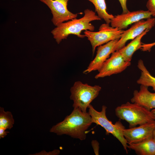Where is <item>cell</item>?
<instances>
[{
    "instance_id": "cell-1",
    "label": "cell",
    "mask_w": 155,
    "mask_h": 155,
    "mask_svg": "<svg viewBox=\"0 0 155 155\" xmlns=\"http://www.w3.org/2000/svg\"><path fill=\"white\" fill-rule=\"evenodd\" d=\"M93 123L88 113L74 108L64 120L53 126L50 131L58 135H66L71 137L84 140L86 137L88 129Z\"/></svg>"
},
{
    "instance_id": "cell-2",
    "label": "cell",
    "mask_w": 155,
    "mask_h": 155,
    "mask_svg": "<svg viewBox=\"0 0 155 155\" xmlns=\"http://www.w3.org/2000/svg\"><path fill=\"white\" fill-rule=\"evenodd\" d=\"M84 15L81 18H76L63 22L54 28L51 31L54 38L59 44L63 39H66L70 34H73L81 38L85 36L81 34L83 30L93 31L95 29L90 22L101 20L92 10L86 9L84 11Z\"/></svg>"
},
{
    "instance_id": "cell-3",
    "label": "cell",
    "mask_w": 155,
    "mask_h": 155,
    "mask_svg": "<svg viewBox=\"0 0 155 155\" xmlns=\"http://www.w3.org/2000/svg\"><path fill=\"white\" fill-rule=\"evenodd\" d=\"M116 116L129 124V128L149 123L155 120L151 111L133 103L127 102L117 106L115 109Z\"/></svg>"
},
{
    "instance_id": "cell-4",
    "label": "cell",
    "mask_w": 155,
    "mask_h": 155,
    "mask_svg": "<svg viewBox=\"0 0 155 155\" xmlns=\"http://www.w3.org/2000/svg\"><path fill=\"white\" fill-rule=\"evenodd\" d=\"M101 89L98 85L91 86L80 81L75 82L70 89V99L73 102V107L83 112H87V108L98 96Z\"/></svg>"
},
{
    "instance_id": "cell-5",
    "label": "cell",
    "mask_w": 155,
    "mask_h": 155,
    "mask_svg": "<svg viewBox=\"0 0 155 155\" xmlns=\"http://www.w3.org/2000/svg\"><path fill=\"white\" fill-rule=\"evenodd\" d=\"M88 108V113L91 117L93 123L101 126L105 129L107 134L111 133L117 139L127 154L128 144L123 134L125 128L121 121H117L113 124L108 119L106 115L107 107L105 105L102 106L100 112L96 110L91 104Z\"/></svg>"
},
{
    "instance_id": "cell-6",
    "label": "cell",
    "mask_w": 155,
    "mask_h": 155,
    "mask_svg": "<svg viewBox=\"0 0 155 155\" xmlns=\"http://www.w3.org/2000/svg\"><path fill=\"white\" fill-rule=\"evenodd\" d=\"M124 31L123 30L110 26L109 24L106 23L101 25L98 31L87 30L84 33L91 44L94 54L96 47L111 41L120 39Z\"/></svg>"
},
{
    "instance_id": "cell-7",
    "label": "cell",
    "mask_w": 155,
    "mask_h": 155,
    "mask_svg": "<svg viewBox=\"0 0 155 155\" xmlns=\"http://www.w3.org/2000/svg\"><path fill=\"white\" fill-rule=\"evenodd\" d=\"M46 5L53 15L51 21L56 26L65 21L76 18L77 13H74L67 9L69 0H39Z\"/></svg>"
},
{
    "instance_id": "cell-8",
    "label": "cell",
    "mask_w": 155,
    "mask_h": 155,
    "mask_svg": "<svg viewBox=\"0 0 155 155\" xmlns=\"http://www.w3.org/2000/svg\"><path fill=\"white\" fill-rule=\"evenodd\" d=\"M131 64V62L126 61L119 51H115L104 62L95 78L98 79L120 73Z\"/></svg>"
},
{
    "instance_id": "cell-9",
    "label": "cell",
    "mask_w": 155,
    "mask_h": 155,
    "mask_svg": "<svg viewBox=\"0 0 155 155\" xmlns=\"http://www.w3.org/2000/svg\"><path fill=\"white\" fill-rule=\"evenodd\" d=\"M155 120L123 130L124 136L128 144H137L153 138Z\"/></svg>"
},
{
    "instance_id": "cell-10",
    "label": "cell",
    "mask_w": 155,
    "mask_h": 155,
    "mask_svg": "<svg viewBox=\"0 0 155 155\" xmlns=\"http://www.w3.org/2000/svg\"><path fill=\"white\" fill-rule=\"evenodd\" d=\"M155 25V18H152L146 20L143 19L134 23L129 28L124 31L117 43L115 51L124 47L128 40L133 39L147 29L150 30Z\"/></svg>"
},
{
    "instance_id": "cell-11",
    "label": "cell",
    "mask_w": 155,
    "mask_h": 155,
    "mask_svg": "<svg viewBox=\"0 0 155 155\" xmlns=\"http://www.w3.org/2000/svg\"><path fill=\"white\" fill-rule=\"evenodd\" d=\"M152 13L148 10H139L118 15L111 20V26L120 30L126 28L129 25L141 20L151 18Z\"/></svg>"
},
{
    "instance_id": "cell-12",
    "label": "cell",
    "mask_w": 155,
    "mask_h": 155,
    "mask_svg": "<svg viewBox=\"0 0 155 155\" xmlns=\"http://www.w3.org/2000/svg\"><path fill=\"white\" fill-rule=\"evenodd\" d=\"M119 39L111 41L98 46L95 57L83 73L86 74L93 71H99L110 55L115 51L116 44Z\"/></svg>"
},
{
    "instance_id": "cell-13",
    "label": "cell",
    "mask_w": 155,
    "mask_h": 155,
    "mask_svg": "<svg viewBox=\"0 0 155 155\" xmlns=\"http://www.w3.org/2000/svg\"><path fill=\"white\" fill-rule=\"evenodd\" d=\"M148 87L141 85L139 90H135L131 100L149 110L155 109V92L148 90Z\"/></svg>"
},
{
    "instance_id": "cell-14",
    "label": "cell",
    "mask_w": 155,
    "mask_h": 155,
    "mask_svg": "<svg viewBox=\"0 0 155 155\" xmlns=\"http://www.w3.org/2000/svg\"><path fill=\"white\" fill-rule=\"evenodd\" d=\"M150 30L147 29L142 34L132 40L127 45L118 50L126 61L131 62L134 53L137 50L141 48L142 43L141 40Z\"/></svg>"
},
{
    "instance_id": "cell-15",
    "label": "cell",
    "mask_w": 155,
    "mask_h": 155,
    "mask_svg": "<svg viewBox=\"0 0 155 155\" xmlns=\"http://www.w3.org/2000/svg\"><path fill=\"white\" fill-rule=\"evenodd\" d=\"M128 148L139 155H155V140L153 137L137 144H128Z\"/></svg>"
},
{
    "instance_id": "cell-16",
    "label": "cell",
    "mask_w": 155,
    "mask_h": 155,
    "mask_svg": "<svg viewBox=\"0 0 155 155\" xmlns=\"http://www.w3.org/2000/svg\"><path fill=\"white\" fill-rule=\"evenodd\" d=\"M137 67L141 70V74L137 81L139 84L148 87H151L155 91V77L150 73L144 65L143 61L139 60L137 63Z\"/></svg>"
},
{
    "instance_id": "cell-17",
    "label": "cell",
    "mask_w": 155,
    "mask_h": 155,
    "mask_svg": "<svg viewBox=\"0 0 155 155\" xmlns=\"http://www.w3.org/2000/svg\"><path fill=\"white\" fill-rule=\"evenodd\" d=\"M94 5L95 11L98 16L103 19L106 24H109L114 16L108 13L106 11V6L105 0H87Z\"/></svg>"
},
{
    "instance_id": "cell-18",
    "label": "cell",
    "mask_w": 155,
    "mask_h": 155,
    "mask_svg": "<svg viewBox=\"0 0 155 155\" xmlns=\"http://www.w3.org/2000/svg\"><path fill=\"white\" fill-rule=\"evenodd\" d=\"M14 121L11 113L5 111L4 108L0 107V128L6 130L11 129L14 124Z\"/></svg>"
},
{
    "instance_id": "cell-19",
    "label": "cell",
    "mask_w": 155,
    "mask_h": 155,
    "mask_svg": "<svg viewBox=\"0 0 155 155\" xmlns=\"http://www.w3.org/2000/svg\"><path fill=\"white\" fill-rule=\"evenodd\" d=\"M146 7L148 10L152 14L155 16V0H148Z\"/></svg>"
},
{
    "instance_id": "cell-20",
    "label": "cell",
    "mask_w": 155,
    "mask_h": 155,
    "mask_svg": "<svg viewBox=\"0 0 155 155\" xmlns=\"http://www.w3.org/2000/svg\"><path fill=\"white\" fill-rule=\"evenodd\" d=\"M155 46V42L148 44H142L141 49L143 51H148L150 52L151 49Z\"/></svg>"
},
{
    "instance_id": "cell-21",
    "label": "cell",
    "mask_w": 155,
    "mask_h": 155,
    "mask_svg": "<svg viewBox=\"0 0 155 155\" xmlns=\"http://www.w3.org/2000/svg\"><path fill=\"white\" fill-rule=\"evenodd\" d=\"M91 144L96 155H99V143L96 140H93Z\"/></svg>"
},
{
    "instance_id": "cell-22",
    "label": "cell",
    "mask_w": 155,
    "mask_h": 155,
    "mask_svg": "<svg viewBox=\"0 0 155 155\" xmlns=\"http://www.w3.org/2000/svg\"><path fill=\"white\" fill-rule=\"evenodd\" d=\"M60 151L58 150H55L51 152H47L45 151H43L38 153H36L34 155H57L59 154Z\"/></svg>"
},
{
    "instance_id": "cell-23",
    "label": "cell",
    "mask_w": 155,
    "mask_h": 155,
    "mask_svg": "<svg viewBox=\"0 0 155 155\" xmlns=\"http://www.w3.org/2000/svg\"><path fill=\"white\" fill-rule=\"evenodd\" d=\"M127 0H118L123 10V13H125L129 11L127 9Z\"/></svg>"
},
{
    "instance_id": "cell-24",
    "label": "cell",
    "mask_w": 155,
    "mask_h": 155,
    "mask_svg": "<svg viewBox=\"0 0 155 155\" xmlns=\"http://www.w3.org/2000/svg\"><path fill=\"white\" fill-rule=\"evenodd\" d=\"M4 129L2 128H0V139L4 138L9 132L7 131Z\"/></svg>"
},
{
    "instance_id": "cell-25",
    "label": "cell",
    "mask_w": 155,
    "mask_h": 155,
    "mask_svg": "<svg viewBox=\"0 0 155 155\" xmlns=\"http://www.w3.org/2000/svg\"><path fill=\"white\" fill-rule=\"evenodd\" d=\"M151 111L152 112V113H153L154 115L155 120V109H154L151 110Z\"/></svg>"
},
{
    "instance_id": "cell-26",
    "label": "cell",
    "mask_w": 155,
    "mask_h": 155,
    "mask_svg": "<svg viewBox=\"0 0 155 155\" xmlns=\"http://www.w3.org/2000/svg\"><path fill=\"white\" fill-rule=\"evenodd\" d=\"M153 138L155 140V129L153 133Z\"/></svg>"
}]
</instances>
